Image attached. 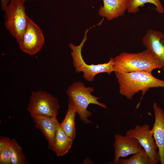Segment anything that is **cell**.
Returning a JSON list of instances; mask_svg holds the SVG:
<instances>
[{
	"label": "cell",
	"instance_id": "cell-1",
	"mask_svg": "<svg viewBox=\"0 0 164 164\" xmlns=\"http://www.w3.org/2000/svg\"><path fill=\"white\" fill-rule=\"evenodd\" d=\"M112 59L114 72L152 73L155 69L162 68L158 58L148 49L139 53L123 52Z\"/></svg>",
	"mask_w": 164,
	"mask_h": 164
},
{
	"label": "cell",
	"instance_id": "cell-2",
	"mask_svg": "<svg viewBox=\"0 0 164 164\" xmlns=\"http://www.w3.org/2000/svg\"><path fill=\"white\" fill-rule=\"evenodd\" d=\"M114 72L119 84L120 93L130 100L140 91H142L143 96L150 88H164V80L156 78L152 73Z\"/></svg>",
	"mask_w": 164,
	"mask_h": 164
},
{
	"label": "cell",
	"instance_id": "cell-3",
	"mask_svg": "<svg viewBox=\"0 0 164 164\" xmlns=\"http://www.w3.org/2000/svg\"><path fill=\"white\" fill-rule=\"evenodd\" d=\"M94 91L93 87H86L84 84L80 81L73 83L66 91L68 102L75 106L80 120L85 124L93 123L88 119L92 114L91 111L87 110L90 104H95L104 109L108 108L105 104L98 101L100 98L92 94Z\"/></svg>",
	"mask_w": 164,
	"mask_h": 164
},
{
	"label": "cell",
	"instance_id": "cell-4",
	"mask_svg": "<svg viewBox=\"0 0 164 164\" xmlns=\"http://www.w3.org/2000/svg\"><path fill=\"white\" fill-rule=\"evenodd\" d=\"M89 30H86L84 38L79 45L76 46L70 43L69 47L72 51L71 55L75 71L78 73L82 72L84 79L88 81L91 82L94 80L95 77L97 74L106 73L110 75L114 72V70L113 67V62L112 56L107 63L89 65L85 62L82 55V50L87 40V34Z\"/></svg>",
	"mask_w": 164,
	"mask_h": 164
},
{
	"label": "cell",
	"instance_id": "cell-5",
	"mask_svg": "<svg viewBox=\"0 0 164 164\" xmlns=\"http://www.w3.org/2000/svg\"><path fill=\"white\" fill-rule=\"evenodd\" d=\"M24 2L21 1L11 0L4 11L5 26L18 44L27 24L28 16L26 12Z\"/></svg>",
	"mask_w": 164,
	"mask_h": 164
},
{
	"label": "cell",
	"instance_id": "cell-6",
	"mask_svg": "<svg viewBox=\"0 0 164 164\" xmlns=\"http://www.w3.org/2000/svg\"><path fill=\"white\" fill-rule=\"evenodd\" d=\"M60 108L56 98L47 92L39 90L32 93L27 110L30 114L57 118Z\"/></svg>",
	"mask_w": 164,
	"mask_h": 164
},
{
	"label": "cell",
	"instance_id": "cell-7",
	"mask_svg": "<svg viewBox=\"0 0 164 164\" xmlns=\"http://www.w3.org/2000/svg\"><path fill=\"white\" fill-rule=\"evenodd\" d=\"M45 41L40 28L28 16L26 29L18 43L21 50L30 55H34L41 50Z\"/></svg>",
	"mask_w": 164,
	"mask_h": 164
},
{
	"label": "cell",
	"instance_id": "cell-8",
	"mask_svg": "<svg viewBox=\"0 0 164 164\" xmlns=\"http://www.w3.org/2000/svg\"><path fill=\"white\" fill-rule=\"evenodd\" d=\"M147 124L137 125L134 129L127 131L125 135L137 139L148 155L152 164H157L160 159L158 147Z\"/></svg>",
	"mask_w": 164,
	"mask_h": 164
},
{
	"label": "cell",
	"instance_id": "cell-9",
	"mask_svg": "<svg viewBox=\"0 0 164 164\" xmlns=\"http://www.w3.org/2000/svg\"><path fill=\"white\" fill-rule=\"evenodd\" d=\"M113 144L114 157V164H117L119 158H123L145 151L136 138L117 134Z\"/></svg>",
	"mask_w": 164,
	"mask_h": 164
},
{
	"label": "cell",
	"instance_id": "cell-10",
	"mask_svg": "<svg viewBox=\"0 0 164 164\" xmlns=\"http://www.w3.org/2000/svg\"><path fill=\"white\" fill-rule=\"evenodd\" d=\"M155 122L150 132L158 147L161 164H164V111L156 102L153 104Z\"/></svg>",
	"mask_w": 164,
	"mask_h": 164
},
{
	"label": "cell",
	"instance_id": "cell-11",
	"mask_svg": "<svg viewBox=\"0 0 164 164\" xmlns=\"http://www.w3.org/2000/svg\"><path fill=\"white\" fill-rule=\"evenodd\" d=\"M142 42L146 49L149 50L159 60L164 72V33L150 29L143 37Z\"/></svg>",
	"mask_w": 164,
	"mask_h": 164
},
{
	"label": "cell",
	"instance_id": "cell-12",
	"mask_svg": "<svg viewBox=\"0 0 164 164\" xmlns=\"http://www.w3.org/2000/svg\"><path fill=\"white\" fill-rule=\"evenodd\" d=\"M30 114L36 127L42 133L48 142L49 148L51 149L60 125L57 118L47 117L33 113Z\"/></svg>",
	"mask_w": 164,
	"mask_h": 164
},
{
	"label": "cell",
	"instance_id": "cell-13",
	"mask_svg": "<svg viewBox=\"0 0 164 164\" xmlns=\"http://www.w3.org/2000/svg\"><path fill=\"white\" fill-rule=\"evenodd\" d=\"M104 5L98 11L99 14L108 21L124 15L127 8L128 0H103Z\"/></svg>",
	"mask_w": 164,
	"mask_h": 164
},
{
	"label": "cell",
	"instance_id": "cell-14",
	"mask_svg": "<svg viewBox=\"0 0 164 164\" xmlns=\"http://www.w3.org/2000/svg\"><path fill=\"white\" fill-rule=\"evenodd\" d=\"M73 140L67 135L59 125L51 149L56 153L57 156H63L69 152Z\"/></svg>",
	"mask_w": 164,
	"mask_h": 164
},
{
	"label": "cell",
	"instance_id": "cell-15",
	"mask_svg": "<svg viewBox=\"0 0 164 164\" xmlns=\"http://www.w3.org/2000/svg\"><path fill=\"white\" fill-rule=\"evenodd\" d=\"M77 113L75 106L68 102V109L60 126L65 132L71 138L74 140L76 137L75 116Z\"/></svg>",
	"mask_w": 164,
	"mask_h": 164
},
{
	"label": "cell",
	"instance_id": "cell-16",
	"mask_svg": "<svg viewBox=\"0 0 164 164\" xmlns=\"http://www.w3.org/2000/svg\"><path fill=\"white\" fill-rule=\"evenodd\" d=\"M149 3L154 4L155 9L159 13L164 12V9L160 0H128L127 10L128 12L136 13L139 11V7H143L145 4Z\"/></svg>",
	"mask_w": 164,
	"mask_h": 164
},
{
	"label": "cell",
	"instance_id": "cell-17",
	"mask_svg": "<svg viewBox=\"0 0 164 164\" xmlns=\"http://www.w3.org/2000/svg\"><path fill=\"white\" fill-rule=\"evenodd\" d=\"M10 155L12 164H25L26 160L22 148L14 138L11 139Z\"/></svg>",
	"mask_w": 164,
	"mask_h": 164
},
{
	"label": "cell",
	"instance_id": "cell-18",
	"mask_svg": "<svg viewBox=\"0 0 164 164\" xmlns=\"http://www.w3.org/2000/svg\"><path fill=\"white\" fill-rule=\"evenodd\" d=\"M117 164H152L145 151L133 154L128 159L119 158Z\"/></svg>",
	"mask_w": 164,
	"mask_h": 164
},
{
	"label": "cell",
	"instance_id": "cell-19",
	"mask_svg": "<svg viewBox=\"0 0 164 164\" xmlns=\"http://www.w3.org/2000/svg\"><path fill=\"white\" fill-rule=\"evenodd\" d=\"M10 144L0 150V164H12Z\"/></svg>",
	"mask_w": 164,
	"mask_h": 164
},
{
	"label": "cell",
	"instance_id": "cell-20",
	"mask_svg": "<svg viewBox=\"0 0 164 164\" xmlns=\"http://www.w3.org/2000/svg\"><path fill=\"white\" fill-rule=\"evenodd\" d=\"M1 9L3 11H5L8 5L11 0H0Z\"/></svg>",
	"mask_w": 164,
	"mask_h": 164
},
{
	"label": "cell",
	"instance_id": "cell-21",
	"mask_svg": "<svg viewBox=\"0 0 164 164\" xmlns=\"http://www.w3.org/2000/svg\"><path fill=\"white\" fill-rule=\"evenodd\" d=\"M83 164H94V162L90 159L86 158L84 160Z\"/></svg>",
	"mask_w": 164,
	"mask_h": 164
},
{
	"label": "cell",
	"instance_id": "cell-22",
	"mask_svg": "<svg viewBox=\"0 0 164 164\" xmlns=\"http://www.w3.org/2000/svg\"><path fill=\"white\" fill-rule=\"evenodd\" d=\"M17 0L21 1H24L25 2L26 1H28V0H33V1H38L39 0Z\"/></svg>",
	"mask_w": 164,
	"mask_h": 164
}]
</instances>
